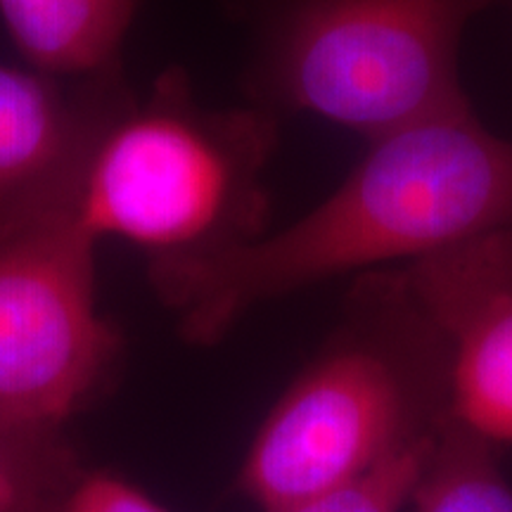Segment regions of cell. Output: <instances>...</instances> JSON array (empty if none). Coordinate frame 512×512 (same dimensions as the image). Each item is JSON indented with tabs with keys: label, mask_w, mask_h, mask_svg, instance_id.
<instances>
[{
	"label": "cell",
	"mask_w": 512,
	"mask_h": 512,
	"mask_svg": "<svg viewBox=\"0 0 512 512\" xmlns=\"http://www.w3.org/2000/svg\"><path fill=\"white\" fill-rule=\"evenodd\" d=\"M508 230L512 138L465 102L370 138L339 188L292 226L221 259L147 264V283L185 342L214 347L273 299Z\"/></svg>",
	"instance_id": "obj_1"
},
{
	"label": "cell",
	"mask_w": 512,
	"mask_h": 512,
	"mask_svg": "<svg viewBox=\"0 0 512 512\" xmlns=\"http://www.w3.org/2000/svg\"><path fill=\"white\" fill-rule=\"evenodd\" d=\"M432 439L283 512H399L411 503L413 486Z\"/></svg>",
	"instance_id": "obj_11"
},
{
	"label": "cell",
	"mask_w": 512,
	"mask_h": 512,
	"mask_svg": "<svg viewBox=\"0 0 512 512\" xmlns=\"http://www.w3.org/2000/svg\"><path fill=\"white\" fill-rule=\"evenodd\" d=\"M83 475L67 430L0 422V512H62Z\"/></svg>",
	"instance_id": "obj_10"
},
{
	"label": "cell",
	"mask_w": 512,
	"mask_h": 512,
	"mask_svg": "<svg viewBox=\"0 0 512 512\" xmlns=\"http://www.w3.org/2000/svg\"><path fill=\"white\" fill-rule=\"evenodd\" d=\"M62 512H169L145 496L138 486L110 475L91 472L79 479Z\"/></svg>",
	"instance_id": "obj_12"
},
{
	"label": "cell",
	"mask_w": 512,
	"mask_h": 512,
	"mask_svg": "<svg viewBox=\"0 0 512 512\" xmlns=\"http://www.w3.org/2000/svg\"><path fill=\"white\" fill-rule=\"evenodd\" d=\"M494 0H221L245 34L242 93L366 140L470 102L460 41Z\"/></svg>",
	"instance_id": "obj_4"
},
{
	"label": "cell",
	"mask_w": 512,
	"mask_h": 512,
	"mask_svg": "<svg viewBox=\"0 0 512 512\" xmlns=\"http://www.w3.org/2000/svg\"><path fill=\"white\" fill-rule=\"evenodd\" d=\"M406 271L451 342L453 411L484 437L512 439V230L444 249Z\"/></svg>",
	"instance_id": "obj_7"
},
{
	"label": "cell",
	"mask_w": 512,
	"mask_h": 512,
	"mask_svg": "<svg viewBox=\"0 0 512 512\" xmlns=\"http://www.w3.org/2000/svg\"><path fill=\"white\" fill-rule=\"evenodd\" d=\"M143 0H0V22L41 74L88 79L124 67L126 38Z\"/></svg>",
	"instance_id": "obj_8"
},
{
	"label": "cell",
	"mask_w": 512,
	"mask_h": 512,
	"mask_svg": "<svg viewBox=\"0 0 512 512\" xmlns=\"http://www.w3.org/2000/svg\"><path fill=\"white\" fill-rule=\"evenodd\" d=\"M280 126L259 107H207L185 69L166 67L95 152L79 219L147 264H200L268 235L266 171Z\"/></svg>",
	"instance_id": "obj_3"
},
{
	"label": "cell",
	"mask_w": 512,
	"mask_h": 512,
	"mask_svg": "<svg viewBox=\"0 0 512 512\" xmlns=\"http://www.w3.org/2000/svg\"><path fill=\"white\" fill-rule=\"evenodd\" d=\"M453 415L451 342L406 271L358 273L335 328L261 422L238 489L283 512L425 444Z\"/></svg>",
	"instance_id": "obj_2"
},
{
	"label": "cell",
	"mask_w": 512,
	"mask_h": 512,
	"mask_svg": "<svg viewBox=\"0 0 512 512\" xmlns=\"http://www.w3.org/2000/svg\"><path fill=\"white\" fill-rule=\"evenodd\" d=\"M98 245L79 216L0 242V422L67 430L117 380L126 344L98 309Z\"/></svg>",
	"instance_id": "obj_5"
},
{
	"label": "cell",
	"mask_w": 512,
	"mask_h": 512,
	"mask_svg": "<svg viewBox=\"0 0 512 512\" xmlns=\"http://www.w3.org/2000/svg\"><path fill=\"white\" fill-rule=\"evenodd\" d=\"M136 98L124 67L64 79L0 62V242L79 216L95 152Z\"/></svg>",
	"instance_id": "obj_6"
},
{
	"label": "cell",
	"mask_w": 512,
	"mask_h": 512,
	"mask_svg": "<svg viewBox=\"0 0 512 512\" xmlns=\"http://www.w3.org/2000/svg\"><path fill=\"white\" fill-rule=\"evenodd\" d=\"M411 503L415 512H512L496 441L453 415L427 448Z\"/></svg>",
	"instance_id": "obj_9"
}]
</instances>
